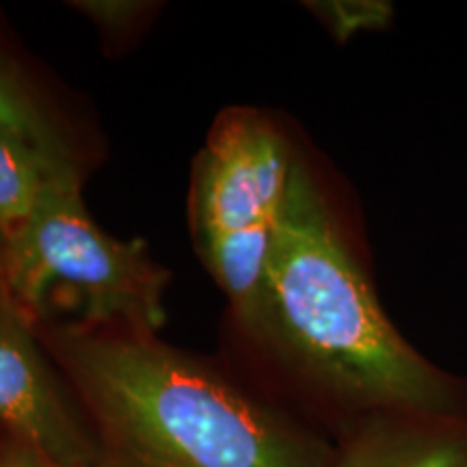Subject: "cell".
Masks as SVG:
<instances>
[{
	"label": "cell",
	"mask_w": 467,
	"mask_h": 467,
	"mask_svg": "<svg viewBox=\"0 0 467 467\" xmlns=\"http://www.w3.org/2000/svg\"><path fill=\"white\" fill-rule=\"evenodd\" d=\"M290 150L255 110L219 115L192 169L191 221L203 265L254 329L268 254L288 189Z\"/></svg>",
	"instance_id": "obj_4"
},
{
	"label": "cell",
	"mask_w": 467,
	"mask_h": 467,
	"mask_svg": "<svg viewBox=\"0 0 467 467\" xmlns=\"http://www.w3.org/2000/svg\"><path fill=\"white\" fill-rule=\"evenodd\" d=\"M0 426L66 467H104L102 451L52 375L28 314L0 282Z\"/></svg>",
	"instance_id": "obj_5"
},
{
	"label": "cell",
	"mask_w": 467,
	"mask_h": 467,
	"mask_svg": "<svg viewBox=\"0 0 467 467\" xmlns=\"http://www.w3.org/2000/svg\"><path fill=\"white\" fill-rule=\"evenodd\" d=\"M0 137L25 143L52 159H74L72 150L26 78L0 57Z\"/></svg>",
	"instance_id": "obj_7"
},
{
	"label": "cell",
	"mask_w": 467,
	"mask_h": 467,
	"mask_svg": "<svg viewBox=\"0 0 467 467\" xmlns=\"http://www.w3.org/2000/svg\"><path fill=\"white\" fill-rule=\"evenodd\" d=\"M254 331L355 400L422 413L451 402L441 377L383 314L301 162L290 169Z\"/></svg>",
	"instance_id": "obj_1"
},
{
	"label": "cell",
	"mask_w": 467,
	"mask_h": 467,
	"mask_svg": "<svg viewBox=\"0 0 467 467\" xmlns=\"http://www.w3.org/2000/svg\"><path fill=\"white\" fill-rule=\"evenodd\" d=\"M74 7H78L80 14L104 31L119 33L130 28L148 11L150 5L137 3V0H80V3H74Z\"/></svg>",
	"instance_id": "obj_9"
},
{
	"label": "cell",
	"mask_w": 467,
	"mask_h": 467,
	"mask_svg": "<svg viewBox=\"0 0 467 467\" xmlns=\"http://www.w3.org/2000/svg\"><path fill=\"white\" fill-rule=\"evenodd\" d=\"M57 348L119 467H325L271 411L151 337L80 329Z\"/></svg>",
	"instance_id": "obj_2"
},
{
	"label": "cell",
	"mask_w": 467,
	"mask_h": 467,
	"mask_svg": "<svg viewBox=\"0 0 467 467\" xmlns=\"http://www.w3.org/2000/svg\"><path fill=\"white\" fill-rule=\"evenodd\" d=\"M0 467H66V465H58L55 461L33 452L31 448H25L20 446V443H16L11 451H7L3 457H0Z\"/></svg>",
	"instance_id": "obj_11"
},
{
	"label": "cell",
	"mask_w": 467,
	"mask_h": 467,
	"mask_svg": "<svg viewBox=\"0 0 467 467\" xmlns=\"http://www.w3.org/2000/svg\"><path fill=\"white\" fill-rule=\"evenodd\" d=\"M72 161L0 137V232L7 241L26 223L52 169Z\"/></svg>",
	"instance_id": "obj_8"
},
{
	"label": "cell",
	"mask_w": 467,
	"mask_h": 467,
	"mask_svg": "<svg viewBox=\"0 0 467 467\" xmlns=\"http://www.w3.org/2000/svg\"><path fill=\"white\" fill-rule=\"evenodd\" d=\"M5 260H7V238L0 232V282L5 279Z\"/></svg>",
	"instance_id": "obj_12"
},
{
	"label": "cell",
	"mask_w": 467,
	"mask_h": 467,
	"mask_svg": "<svg viewBox=\"0 0 467 467\" xmlns=\"http://www.w3.org/2000/svg\"><path fill=\"white\" fill-rule=\"evenodd\" d=\"M317 7H320V16L336 28L340 37H347L364 26L379 25L385 11L377 3H325Z\"/></svg>",
	"instance_id": "obj_10"
},
{
	"label": "cell",
	"mask_w": 467,
	"mask_h": 467,
	"mask_svg": "<svg viewBox=\"0 0 467 467\" xmlns=\"http://www.w3.org/2000/svg\"><path fill=\"white\" fill-rule=\"evenodd\" d=\"M5 288L25 312L67 309L83 323L151 337L167 323L169 273L141 241L93 223L76 161L52 169L26 223L7 241Z\"/></svg>",
	"instance_id": "obj_3"
},
{
	"label": "cell",
	"mask_w": 467,
	"mask_h": 467,
	"mask_svg": "<svg viewBox=\"0 0 467 467\" xmlns=\"http://www.w3.org/2000/svg\"><path fill=\"white\" fill-rule=\"evenodd\" d=\"M340 467H467V443L446 433L379 431L353 443Z\"/></svg>",
	"instance_id": "obj_6"
}]
</instances>
